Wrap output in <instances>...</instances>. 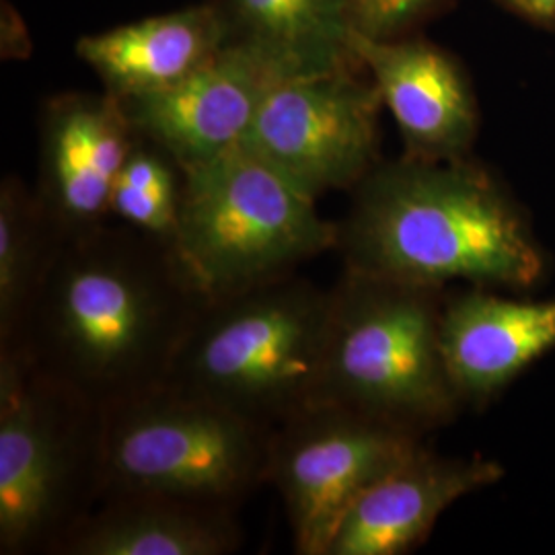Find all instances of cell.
I'll use <instances>...</instances> for the list:
<instances>
[{
    "mask_svg": "<svg viewBox=\"0 0 555 555\" xmlns=\"http://www.w3.org/2000/svg\"><path fill=\"white\" fill-rule=\"evenodd\" d=\"M208 300L169 245L109 220L60 237L4 350L107 412L167 383Z\"/></svg>",
    "mask_w": 555,
    "mask_h": 555,
    "instance_id": "6da1fadb",
    "label": "cell"
},
{
    "mask_svg": "<svg viewBox=\"0 0 555 555\" xmlns=\"http://www.w3.org/2000/svg\"><path fill=\"white\" fill-rule=\"evenodd\" d=\"M336 251L344 270L442 291H525L547 270L518 204L469 157L378 163L337 222Z\"/></svg>",
    "mask_w": 555,
    "mask_h": 555,
    "instance_id": "7a4b0ae2",
    "label": "cell"
},
{
    "mask_svg": "<svg viewBox=\"0 0 555 555\" xmlns=\"http://www.w3.org/2000/svg\"><path fill=\"white\" fill-rule=\"evenodd\" d=\"M332 288L288 274L210 298L165 387L276 430L321 401Z\"/></svg>",
    "mask_w": 555,
    "mask_h": 555,
    "instance_id": "3957f363",
    "label": "cell"
},
{
    "mask_svg": "<svg viewBox=\"0 0 555 555\" xmlns=\"http://www.w3.org/2000/svg\"><path fill=\"white\" fill-rule=\"evenodd\" d=\"M442 288L344 270L321 401L420 438L451 424L463 403L442 357Z\"/></svg>",
    "mask_w": 555,
    "mask_h": 555,
    "instance_id": "277c9868",
    "label": "cell"
},
{
    "mask_svg": "<svg viewBox=\"0 0 555 555\" xmlns=\"http://www.w3.org/2000/svg\"><path fill=\"white\" fill-rule=\"evenodd\" d=\"M103 412L0 350V554L56 552L101 490Z\"/></svg>",
    "mask_w": 555,
    "mask_h": 555,
    "instance_id": "5b68a950",
    "label": "cell"
},
{
    "mask_svg": "<svg viewBox=\"0 0 555 555\" xmlns=\"http://www.w3.org/2000/svg\"><path fill=\"white\" fill-rule=\"evenodd\" d=\"M336 245L318 199L243 146L185 173L173 251L208 298L295 274Z\"/></svg>",
    "mask_w": 555,
    "mask_h": 555,
    "instance_id": "8992f818",
    "label": "cell"
},
{
    "mask_svg": "<svg viewBox=\"0 0 555 555\" xmlns=\"http://www.w3.org/2000/svg\"><path fill=\"white\" fill-rule=\"evenodd\" d=\"M274 430L159 387L103 412V498L160 496L235 508L266 483Z\"/></svg>",
    "mask_w": 555,
    "mask_h": 555,
    "instance_id": "52a82bcc",
    "label": "cell"
},
{
    "mask_svg": "<svg viewBox=\"0 0 555 555\" xmlns=\"http://www.w3.org/2000/svg\"><path fill=\"white\" fill-rule=\"evenodd\" d=\"M422 438L336 403H315L274 430L266 483L284 504L298 555H327L341 520Z\"/></svg>",
    "mask_w": 555,
    "mask_h": 555,
    "instance_id": "ba28073f",
    "label": "cell"
},
{
    "mask_svg": "<svg viewBox=\"0 0 555 555\" xmlns=\"http://www.w3.org/2000/svg\"><path fill=\"white\" fill-rule=\"evenodd\" d=\"M383 107L362 70L278 80L241 146L311 198L354 190L378 165Z\"/></svg>",
    "mask_w": 555,
    "mask_h": 555,
    "instance_id": "9c48e42d",
    "label": "cell"
},
{
    "mask_svg": "<svg viewBox=\"0 0 555 555\" xmlns=\"http://www.w3.org/2000/svg\"><path fill=\"white\" fill-rule=\"evenodd\" d=\"M137 139L124 103L107 91L43 103L36 194L60 237L112 220V194Z\"/></svg>",
    "mask_w": 555,
    "mask_h": 555,
    "instance_id": "30bf717a",
    "label": "cell"
},
{
    "mask_svg": "<svg viewBox=\"0 0 555 555\" xmlns=\"http://www.w3.org/2000/svg\"><path fill=\"white\" fill-rule=\"evenodd\" d=\"M276 82L258 60L224 46L173 87L121 103L137 134L155 142L188 173L241 146Z\"/></svg>",
    "mask_w": 555,
    "mask_h": 555,
    "instance_id": "8fae6325",
    "label": "cell"
},
{
    "mask_svg": "<svg viewBox=\"0 0 555 555\" xmlns=\"http://www.w3.org/2000/svg\"><path fill=\"white\" fill-rule=\"evenodd\" d=\"M358 56L396 119L405 155L465 159L477 137L476 95L461 66L424 40L357 36Z\"/></svg>",
    "mask_w": 555,
    "mask_h": 555,
    "instance_id": "7c38bea8",
    "label": "cell"
},
{
    "mask_svg": "<svg viewBox=\"0 0 555 555\" xmlns=\"http://www.w3.org/2000/svg\"><path fill=\"white\" fill-rule=\"evenodd\" d=\"M440 344L463 408L488 405L554 352L555 298L504 297L481 286L444 295Z\"/></svg>",
    "mask_w": 555,
    "mask_h": 555,
    "instance_id": "4fadbf2b",
    "label": "cell"
},
{
    "mask_svg": "<svg viewBox=\"0 0 555 555\" xmlns=\"http://www.w3.org/2000/svg\"><path fill=\"white\" fill-rule=\"evenodd\" d=\"M504 476L486 456H442L420 447L358 498L327 555H403L430 535L442 513Z\"/></svg>",
    "mask_w": 555,
    "mask_h": 555,
    "instance_id": "5bb4252c",
    "label": "cell"
},
{
    "mask_svg": "<svg viewBox=\"0 0 555 555\" xmlns=\"http://www.w3.org/2000/svg\"><path fill=\"white\" fill-rule=\"evenodd\" d=\"M224 46L258 60L278 80L364 70L352 0H212Z\"/></svg>",
    "mask_w": 555,
    "mask_h": 555,
    "instance_id": "9a60e30c",
    "label": "cell"
},
{
    "mask_svg": "<svg viewBox=\"0 0 555 555\" xmlns=\"http://www.w3.org/2000/svg\"><path fill=\"white\" fill-rule=\"evenodd\" d=\"M224 48L212 0L82 36L75 52L118 100L157 93L190 77Z\"/></svg>",
    "mask_w": 555,
    "mask_h": 555,
    "instance_id": "2e32d148",
    "label": "cell"
},
{
    "mask_svg": "<svg viewBox=\"0 0 555 555\" xmlns=\"http://www.w3.org/2000/svg\"><path fill=\"white\" fill-rule=\"evenodd\" d=\"M235 508L160 496H112L60 543V555H229L241 545Z\"/></svg>",
    "mask_w": 555,
    "mask_h": 555,
    "instance_id": "e0dca14e",
    "label": "cell"
},
{
    "mask_svg": "<svg viewBox=\"0 0 555 555\" xmlns=\"http://www.w3.org/2000/svg\"><path fill=\"white\" fill-rule=\"evenodd\" d=\"M60 235L36 190L9 176L0 183V350L11 348L54 258Z\"/></svg>",
    "mask_w": 555,
    "mask_h": 555,
    "instance_id": "ac0fdd59",
    "label": "cell"
},
{
    "mask_svg": "<svg viewBox=\"0 0 555 555\" xmlns=\"http://www.w3.org/2000/svg\"><path fill=\"white\" fill-rule=\"evenodd\" d=\"M185 192V171L151 140L139 137L112 194V220L173 249Z\"/></svg>",
    "mask_w": 555,
    "mask_h": 555,
    "instance_id": "d6986e66",
    "label": "cell"
},
{
    "mask_svg": "<svg viewBox=\"0 0 555 555\" xmlns=\"http://www.w3.org/2000/svg\"><path fill=\"white\" fill-rule=\"evenodd\" d=\"M440 0H352L358 36L371 40L403 38L426 20Z\"/></svg>",
    "mask_w": 555,
    "mask_h": 555,
    "instance_id": "ffe728a7",
    "label": "cell"
},
{
    "mask_svg": "<svg viewBox=\"0 0 555 555\" xmlns=\"http://www.w3.org/2000/svg\"><path fill=\"white\" fill-rule=\"evenodd\" d=\"M2 59L25 60L31 54V40L21 20L17 9L11 2H2V36H0Z\"/></svg>",
    "mask_w": 555,
    "mask_h": 555,
    "instance_id": "44dd1931",
    "label": "cell"
},
{
    "mask_svg": "<svg viewBox=\"0 0 555 555\" xmlns=\"http://www.w3.org/2000/svg\"><path fill=\"white\" fill-rule=\"evenodd\" d=\"M516 13L529 17V20L539 21V23H550L555 21V0H504Z\"/></svg>",
    "mask_w": 555,
    "mask_h": 555,
    "instance_id": "7402d4cb",
    "label": "cell"
}]
</instances>
